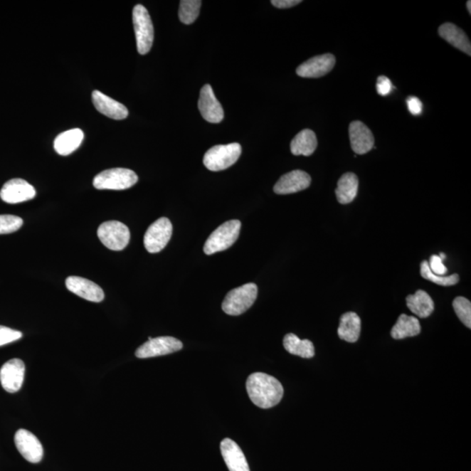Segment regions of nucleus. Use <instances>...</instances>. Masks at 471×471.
<instances>
[{"label":"nucleus","mask_w":471,"mask_h":471,"mask_svg":"<svg viewBox=\"0 0 471 471\" xmlns=\"http://www.w3.org/2000/svg\"><path fill=\"white\" fill-rule=\"evenodd\" d=\"M361 330V319L355 312H346L342 316L338 328V335L343 341L350 343L356 342L360 338Z\"/></svg>","instance_id":"nucleus-22"},{"label":"nucleus","mask_w":471,"mask_h":471,"mask_svg":"<svg viewBox=\"0 0 471 471\" xmlns=\"http://www.w3.org/2000/svg\"><path fill=\"white\" fill-rule=\"evenodd\" d=\"M407 105L409 112L413 115H419L422 113L423 103L418 98L415 97V96H411V97L408 98Z\"/></svg>","instance_id":"nucleus-35"},{"label":"nucleus","mask_w":471,"mask_h":471,"mask_svg":"<svg viewBox=\"0 0 471 471\" xmlns=\"http://www.w3.org/2000/svg\"><path fill=\"white\" fill-rule=\"evenodd\" d=\"M173 226L169 219L161 218L149 227L144 235V246L149 253L164 250L171 240Z\"/></svg>","instance_id":"nucleus-8"},{"label":"nucleus","mask_w":471,"mask_h":471,"mask_svg":"<svg viewBox=\"0 0 471 471\" xmlns=\"http://www.w3.org/2000/svg\"><path fill=\"white\" fill-rule=\"evenodd\" d=\"M137 181V174L131 169L115 168L99 173L92 184L97 190L122 191L134 186Z\"/></svg>","instance_id":"nucleus-5"},{"label":"nucleus","mask_w":471,"mask_h":471,"mask_svg":"<svg viewBox=\"0 0 471 471\" xmlns=\"http://www.w3.org/2000/svg\"><path fill=\"white\" fill-rule=\"evenodd\" d=\"M359 187V179L354 173H346L338 181L337 189L335 190L336 196L339 203L347 204L352 203L356 198Z\"/></svg>","instance_id":"nucleus-25"},{"label":"nucleus","mask_w":471,"mask_h":471,"mask_svg":"<svg viewBox=\"0 0 471 471\" xmlns=\"http://www.w3.org/2000/svg\"><path fill=\"white\" fill-rule=\"evenodd\" d=\"M311 176L303 171H292L282 176L273 188L277 195H288L306 190L310 186Z\"/></svg>","instance_id":"nucleus-16"},{"label":"nucleus","mask_w":471,"mask_h":471,"mask_svg":"<svg viewBox=\"0 0 471 471\" xmlns=\"http://www.w3.org/2000/svg\"><path fill=\"white\" fill-rule=\"evenodd\" d=\"M92 103L100 114L114 120H123L129 115V110L123 104L112 99L98 90L92 92Z\"/></svg>","instance_id":"nucleus-18"},{"label":"nucleus","mask_w":471,"mask_h":471,"mask_svg":"<svg viewBox=\"0 0 471 471\" xmlns=\"http://www.w3.org/2000/svg\"><path fill=\"white\" fill-rule=\"evenodd\" d=\"M440 258H442V260L443 261L444 258H445V254L444 253H440Z\"/></svg>","instance_id":"nucleus-38"},{"label":"nucleus","mask_w":471,"mask_h":471,"mask_svg":"<svg viewBox=\"0 0 471 471\" xmlns=\"http://www.w3.org/2000/svg\"><path fill=\"white\" fill-rule=\"evenodd\" d=\"M15 445L22 457L32 463L40 462L43 458L42 444L32 432L18 430L14 436Z\"/></svg>","instance_id":"nucleus-10"},{"label":"nucleus","mask_w":471,"mask_h":471,"mask_svg":"<svg viewBox=\"0 0 471 471\" xmlns=\"http://www.w3.org/2000/svg\"><path fill=\"white\" fill-rule=\"evenodd\" d=\"M351 147L357 154H364L374 148V137L368 126L360 121H354L349 125Z\"/></svg>","instance_id":"nucleus-17"},{"label":"nucleus","mask_w":471,"mask_h":471,"mask_svg":"<svg viewBox=\"0 0 471 471\" xmlns=\"http://www.w3.org/2000/svg\"><path fill=\"white\" fill-rule=\"evenodd\" d=\"M183 346V343L179 339L164 336V337L149 339L144 345L138 347L136 356L140 359L162 356V355L179 352Z\"/></svg>","instance_id":"nucleus-9"},{"label":"nucleus","mask_w":471,"mask_h":471,"mask_svg":"<svg viewBox=\"0 0 471 471\" xmlns=\"http://www.w3.org/2000/svg\"><path fill=\"white\" fill-rule=\"evenodd\" d=\"M97 235L100 242L112 250L125 249L130 240L129 228L119 221L102 223L98 228Z\"/></svg>","instance_id":"nucleus-7"},{"label":"nucleus","mask_w":471,"mask_h":471,"mask_svg":"<svg viewBox=\"0 0 471 471\" xmlns=\"http://www.w3.org/2000/svg\"><path fill=\"white\" fill-rule=\"evenodd\" d=\"M317 146V137L314 131L303 129L292 139L291 152L295 156L309 157L314 153Z\"/></svg>","instance_id":"nucleus-23"},{"label":"nucleus","mask_w":471,"mask_h":471,"mask_svg":"<svg viewBox=\"0 0 471 471\" xmlns=\"http://www.w3.org/2000/svg\"><path fill=\"white\" fill-rule=\"evenodd\" d=\"M133 24L136 33L137 51L147 55L152 48L154 26L149 11L142 5H137L133 9Z\"/></svg>","instance_id":"nucleus-6"},{"label":"nucleus","mask_w":471,"mask_h":471,"mask_svg":"<svg viewBox=\"0 0 471 471\" xmlns=\"http://www.w3.org/2000/svg\"><path fill=\"white\" fill-rule=\"evenodd\" d=\"M240 229L239 220H230L223 223L208 238L203 247L204 253L212 255L229 249L238 240Z\"/></svg>","instance_id":"nucleus-2"},{"label":"nucleus","mask_w":471,"mask_h":471,"mask_svg":"<svg viewBox=\"0 0 471 471\" xmlns=\"http://www.w3.org/2000/svg\"><path fill=\"white\" fill-rule=\"evenodd\" d=\"M283 345L285 349L293 355L305 359L314 356V346L309 339H300L298 336L288 334L285 336Z\"/></svg>","instance_id":"nucleus-26"},{"label":"nucleus","mask_w":471,"mask_h":471,"mask_svg":"<svg viewBox=\"0 0 471 471\" xmlns=\"http://www.w3.org/2000/svg\"><path fill=\"white\" fill-rule=\"evenodd\" d=\"M199 109L203 119L208 122L219 123L225 117L223 107L208 84L204 85L201 90Z\"/></svg>","instance_id":"nucleus-13"},{"label":"nucleus","mask_w":471,"mask_h":471,"mask_svg":"<svg viewBox=\"0 0 471 471\" xmlns=\"http://www.w3.org/2000/svg\"><path fill=\"white\" fill-rule=\"evenodd\" d=\"M242 147L234 144L212 147L204 154L203 164L211 171H221L230 168L240 157Z\"/></svg>","instance_id":"nucleus-4"},{"label":"nucleus","mask_w":471,"mask_h":471,"mask_svg":"<svg viewBox=\"0 0 471 471\" xmlns=\"http://www.w3.org/2000/svg\"><path fill=\"white\" fill-rule=\"evenodd\" d=\"M21 337V332L11 329V328L9 327L0 326V346L18 341V339Z\"/></svg>","instance_id":"nucleus-32"},{"label":"nucleus","mask_w":471,"mask_h":471,"mask_svg":"<svg viewBox=\"0 0 471 471\" xmlns=\"http://www.w3.org/2000/svg\"><path fill=\"white\" fill-rule=\"evenodd\" d=\"M439 36L455 48L471 55V44L468 36L453 23H444L438 29Z\"/></svg>","instance_id":"nucleus-20"},{"label":"nucleus","mask_w":471,"mask_h":471,"mask_svg":"<svg viewBox=\"0 0 471 471\" xmlns=\"http://www.w3.org/2000/svg\"><path fill=\"white\" fill-rule=\"evenodd\" d=\"M301 2L302 1H300V0H272L271 3L277 9H287L299 5Z\"/></svg>","instance_id":"nucleus-36"},{"label":"nucleus","mask_w":471,"mask_h":471,"mask_svg":"<svg viewBox=\"0 0 471 471\" xmlns=\"http://www.w3.org/2000/svg\"><path fill=\"white\" fill-rule=\"evenodd\" d=\"M220 449L228 469L230 471H250L244 453L233 440L223 439L220 444Z\"/></svg>","instance_id":"nucleus-19"},{"label":"nucleus","mask_w":471,"mask_h":471,"mask_svg":"<svg viewBox=\"0 0 471 471\" xmlns=\"http://www.w3.org/2000/svg\"><path fill=\"white\" fill-rule=\"evenodd\" d=\"M23 226L21 218L14 215H0V234H9L21 229Z\"/></svg>","instance_id":"nucleus-31"},{"label":"nucleus","mask_w":471,"mask_h":471,"mask_svg":"<svg viewBox=\"0 0 471 471\" xmlns=\"http://www.w3.org/2000/svg\"><path fill=\"white\" fill-rule=\"evenodd\" d=\"M420 333V325L419 319L413 317V316H408L406 314H401L396 324L391 330V336L395 339H403L408 337H414Z\"/></svg>","instance_id":"nucleus-27"},{"label":"nucleus","mask_w":471,"mask_h":471,"mask_svg":"<svg viewBox=\"0 0 471 471\" xmlns=\"http://www.w3.org/2000/svg\"><path fill=\"white\" fill-rule=\"evenodd\" d=\"M336 63L334 55L331 53L311 58L299 65L296 73L303 78H319L333 70Z\"/></svg>","instance_id":"nucleus-14"},{"label":"nucleus","mask_w":471,"mask_h":471,"mask_svg":"<svg viewBox=\"0 0 471 471\" xmlns=\"http://www.w3.org/2000/svg\"><path fill=\"white\" fill-rule=\"evenodd\" d=\"M36 191L33 185L21 179H11L3 185L0 191V198L7 203L26 202L36 198Z\"/></svg>","instance_id":"nucleus-11"},{"label":"nucleus","mask_w":471,"mask_h":471,"mask_svg":"<svg viewBox=\"0 0 471 471\" xmlns=\"http://www.w3.org/2000/svg\"><path fill=\"white\" fill-rule=\"evenodd\" d=\"M258 297L256 284L248 283L233 289L227 293L222 304L223 311L226 314L238 316L244 314L253 307Z\"/></svg>","instance_id":"nucleus-3"},{"label":"nucleus","mask_w":471,"mask_h":471,"mask_svg":"<svg viewBox=\"0 0 471 471\" xmlns=\"http://www.w3.org/2000/svg\"><path fill=\"white\" fill-rule=\"evenodd\" d=\"M420 275L427 280L433 282L434 284L443 285V287H451L457 285L459 282L458 274H453L450 276L435 275L428 268V262L423 261L420 264Z\"/></svg>","instance_id":"nucleus-29"},{"label":"nucleus","mask_w":471,"mask_h":471,"mask_svg":"<svg viewBox=\"0 0 471 471\" xmlns=\"http://www.w3.org/2000/svg\"><path fill=\"white\" fill-rule=\"evenodd\" d=\"M84 133L82 129H73L61 133L55 140V152L60 156H68L79 148L83 141Z\"/></svg>","instance_id":"nucleus-21"},{"label":"nucleus","mask_w":471,"mask_h":471,"mask_svg":"<svg viewBox=\"0 0 471 471\" xmlns=\"http://www.w3.org/2000/svg\"><path fill=\"white\" fill-rule=\"evenodd\" d=\"M202 1L200 0H181L179 7V18L185 25H191L198 18Z\"/></svg>","instance_id":"nucleus-28"},{"label":"nucleus","mask_w":471,"mask_h":471,"mask_svg":"<svg viewBox=\"0 0 471 471\" xmlns=\"http://www.w3.org/2000/svg\"><path fill=\"white\" fill-rule=\"evenodd\" d=\"M428 268H430V271L435 274V275L445 276V274L448 272V269L443 265L442 258L438 256V255H432L430 263H428Z\"/></svg>","instance_id":"nucleus-33"},{"label":"nucleus","mask_w":471,"mask_h":471,"mask_svg":"<svg viewBox=\"0 0 471 471\" xmlns=\"http://www.w3.org/2000/svg\"><path fill=\"white\" fill-rule=\"evenodd\" d=\"M392 83L388 77L380 76L378 77L376 83V90L378 94L381 96H386L390 94L392 91Z\"/></svg>","instance_id":"nucleus-34"},{"label":"nucleus","mask_w":471,"mask_h":471,"mask_svg":"<svg viewBox=\"0 0 471 471\" xmlns=\"http://www.w3.org/2000/svg\"><path fill=\"white\" fill-rule=\"evenodd\" d=\"M246 390L253 403L261 408L276 406L284 396L280 382L264 373L250 374L246 381Z\"/></svg>","instance_id":"nucleus-1"},{"label":"nucleus","mask_w":471,"mask_h":471,"mask_svg":"<svg viewBox=\"0 0 471 471\" xmlns=\"http://www.w3.org/2000/svg\"><path fill=\"white\" fill-rule=\"evenodd\" d=\"M467 9H468L469 14H471V1L467 2Z\"/></svg>","instance_id":"nucleus-37"},{"label":"nucleus","mask_w":471,"mask_h":471,"mask_svg":"<svg viewBox=\"0 0 471 471\" xmlns=\"http://www.w3.org/2000/svg\"><path fill=\"white\" fill-rule=\"evenodd\" d=\"M406 301L409 310L419 318H428L434 312V301L425 291H416L414 295H408Z\"/></svg>","instance_id":"nucleus-24"},{"label":"nucleus","mask_w":471,"mask_h":471,"mask_svg":"<svg viewBox=\"0 0 471 471\" xmlns=\"http://www.w3.org/2000/svg\"><path fill=\"white\" fill-rule=\"evenodd\" d=\"M453 308L457 317L465 325L471 328V303L465 297H457L453 301Z\"/></svg>","instance_id":"nucleus-30"},{"label":"nucleus","mask_w":471,"mask_h":471,"mask_svg":"<svg viewBox=\"0 0 471 471\" xmlns=\"http://www.w3.org/2000/svg\"><path fill=\"white\" fill-rule=\"evenodd\" d=\"M26 366L19 359H13L5 363L0 369V382L4 389L16 393L21 388L25 379Z\"/></svg>","instance_id":"nucleus-12"},{"label":"nucleus","mask_w":471,"mask_h":471,"mask_svg":"<svg viewBox=\"0 0 471 471\" xmlns=\"http://www.w3.org/2000/svg\"><path fill=\"white\" fill-rule=\"evenodd\" d=\"M65 287L77 296L91 302H102L105 297L102 289L97 284L82 277H68L65 280Z\"/></svg>","instance_id":"nucleus-15"}]
</instances>
